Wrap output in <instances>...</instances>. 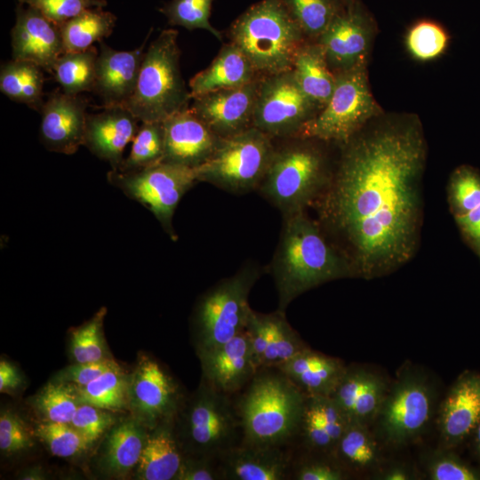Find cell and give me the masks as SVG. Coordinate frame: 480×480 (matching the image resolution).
Segmentation results:
<instances>
[{
    "label": "cell",
    "mask_w": 480,
    "mask_h": 480,
    "mask_svg": "<svg viewBox=\"0 0 480 480\" xmlns=\"http://www.w3.org/2000/svg\"><path fill=\"white\" fill-rule=\"evenodd\" d=\"M243 444L292 445L306 395L277 367H261L234 396Z\"/></svg>",
    "instance_id": "obj_3"
},
{
    "label": "cell",
    "mask_w": 480,
    "mask_h": 480,
    "mask_svg": "<svg viewBox=\"0 0 480 480\" xmlns=\"http://www.w3.org/2000/svg\"><path fill=\"white\" fill-rule=\"evenodd\" d=\"M140 120L124 106L101 107L87 114L84 146L116 170L124 160V150L132 141Z\"/></svg>",
    "instance_id": "obj_22"
},
{
    "label": "cell",
    "mask_w": 480,
    "mask_h": 480,
    "mask_svg": "<svg viewBox=\"0 0 480 480\" xmlns=\"http://www.w3.org/2000/svg\"><path fill=\"white\" fill-rule=\"evenodd\" d=\"M260 79L194 97L189 108L219 138L236 135L253 127Z\"/></svg>",
    "instance_id": "obj_16"
},
{
    "label": "cell",
    "mask_w": 480,
    "mask_h": 480,
    "mask_svg": "<svg viewBox=\"0 0 480 480\" xmlns=\"http://www.w3.org/2000/svg\"><path fill=\"white\" fill-rule=\"evenodd\" d=\"M110 412L92 404H80L70 425L91 446L116 423V417Z\"/></svg>",
    "instance_id": "obj_47"
},
{
    "label": "cell",
    "mask_w": 480,
    "mask_h": 480,
    "mask_svg": "<svg viewBox=\"0 0 480 480\" xmlns=\"http://www.w3.org/2000/svg\"><path fill=\"white\" fill-rule=\"evenodd\" d=\"M284 221L271 272L278 294L277 309L284 312L303 292L353 276V272L319 223L304 212L284 217Z\"/></svg>",
    "instance_id": "obj_2"
},
{
    "label": "cell",
    "mask_w": 480,
    "mask_h": 480,
    "mask_svg": "<svg viewBox=\"0 0 480 480\" xmlns=\"http://www.w3.org/2000/svg\"><path fill=\"white\" fill-rule=\"evenodd\" d=\"M197 356L201 379L217 391L231 396L243 389L259 370L245 331Z\"/></svg>",
    "instance_id": "obj_20"
},
{
    "label": "cell",
    "mask_w": 480,
    "mask_h": 480,
    "mask_svg": "<svg viewBox=\"0 0 480 480\" xmlns=\"http://www.w3.org/2000/svg\"><path fill=\"white\" fill-rule=\"evenodd\" d=\"M338 463L351 476L373 466L379 459V447L368 426L350 422L334 452Z\"/></svg>",
    "instance_id": "obj_34"
},
{
    "label": "cell",
    "mask_w": 480,
    "mask_h": 480,
    "mask_svg": "<svg viewBox=\"0 0 480 480\" xmlns=\"http://www.w3.org/2000/svg\"><path fill=\"white\" fill-rule=\"evenodd\" d=\"M348 478L349 475L333 455L292 446L290 480H344Z\"/></svg>",
    "instance_id": "obj_41"
},
{
    "label": "cell",
    "mask_w": 480,
    "mask_h": 480,
    "mask_svg": "<svg viewBox=\"0 0 480 480\" xmlns=\"http://www.w3.org/2000/svg\"><path fill=\"white\" fill-rule=\"evenodd\" d=\"M449 36L438 23L420 20L414 23L405 36L409 53L419 61H430L440 57L447 49Z\"/></svg>",
    "instance_id": "obj_43"
},
{
    "label": "cell",
    "mask_w": 480,
    "mask_h": 480,
    "mask_svg": "<svg viewBox=\"0 0 480 480\" xmlns=\"http://www.w3.org/2000/svg\"><path fill=\"white\" fill-rule=\"evenodd\" d=\"M384 480H408L411 479V474L403 467H395L387 470L382 475Z\"/></svg>",
    "instance_id": "obj_55"
},
{
    "label": "cell",
    "mask_w": 480,
    "mask_h": 480,
    "mask_svg": "<svg viewBox=\"0 0 480 480\" xmlns=\"http://www.w3.org/2000/svg\"><path fill=\"white\" fill-rule=\"evenodd\" d=\"M449 196L454 217L480 205V175L472 168H458L450 180Z\"/></svg>",
    "instance_id": "obj_46"
},
{
    "label": "cell",
    "mask_w": 480,
    "mask_h": 480,
    "mask_svg": "<svg viewBox=\"0 0 480 480\" xmlns=\"http://www.w3.org/2000/svg\"><path fill=\"white\" fill-rule=\"evenodd\" d=\"M174 430L183 455L219 457L243 441L234 397L203 379L175 415Z\"/></svg>",
    "instance_id": "obj_7"
},
{
    "label": "cell",
    "mask_w": 480,
    "mask_h": 480,
    "mask_svg": "<svg viewBox=\"0 0 480 480\" xmlns=\"http://www.w3.org/2000/svg\"><path fill=\"white\" fill-rule=\"evenodd\" d=\"M185 396L174 378L147 355L140 356L129 376L128 408L148 429L175 417Z\"/></svg>",
    "instance_id": "obj_15"
},
{
    "label": "cell",
    "mask_w": 480,
    "mask_h": 480,
    "mask_svg": "<svg viewBox=\"0 0 480 480\" xmlns=\"http://www.w3.org/2000/svg\"><path fill=\"white\" fill-rule=\"evenodd\" d=\"M480 422V373L466 372L450 388L439 412L441 438L446 448L462 443Z\"/></svg>",
    "instance_id": "obj_24"
},
{
    "label": "cell",
    "mask_w": 480,
    "mask_h": 480,
    "mask_svg": "<svg viewBox=\"0 0 480 480\" xmlns=\"http://www.w3.org/2000/svg\"><path fill=\"white\" fill-rule=\"evenodd\" d=\"M229 42L247 56L260 77L291 70L308 40L279 0H260L228 29Z\"/></svg>",
    "instance_id": "obj_5"
},
{
    "label": "cell",
    "mask_w": 480,
    "mask_h": 480,
    "mask_svg": "<svg viewBox=\"0 0 480 480\" xmlns=\"http://www.w3.org/2000/svg\"><path fill=\"white\" fill-rule=\"evenodd\" d=\"M35 436L53 456L60 458L76 456L90 447L70 424L42 421L36 426Z\"/></svg>",
    "instance_id": "obj_45"
},
{
    "label": "cell",
    "mask_w": 480,
    "mask_h": 480,
    "mask_svg": "<svg viewBox=\"0 0 480 480\" xmlns=\"http://www.w3.org/2000/svg\"><path fill=\"white\" fill-rule=\"evenodd\" d=\"M164 149L163 122H141L129 155L116 170L129 172L157 164L163 159Z\"/></svg>",
    "instance_id": "obj_40"
},
{
    "label": "cell",
    "mask_w": 480,
    "mask_h": 480,
    "mask_svg": "<svg viewBox=\"0 0 480 480\" xmlns=\"http://www.w3.org/2000/svg\"><path fill=\"white\" fill-rule=\"evenodd\" d=\"M426 155L421 124L412 114L381 113L340 145L313 204L353 276L386 275L415 253Z\"/></svg>",
    "instance_id": "obj_1"
},
{
    "label": "cell",
    "mask_w": 480,
    "mask_h": 480,
    "mask_svg": "<svg viewBox=\"0 0 480 480\" xmlns=\"http://www.w3.org/2000/svg\"><path fill=\"white\" fill-rule=\"evenodd\" d=\"M320 110L301 90L291 69L260 77L253 127L272 139L297 137Z\"/></svg>",
    "instance_id": "obj_12"
},
{
    "label": "cell",
    "mask_w": 480,
    "mask_h": 480,
    "mask_svg": "<svg viewBox=\"0 0 480 480\" xmlns=\"http://www.w3.org/2000/svg\"><path fill=\"white\" fill-rule=\"evenodd\" d=\"M34 442L22 419L12 410H2L0 414V450L12 455L33 446Z\"/></svg>",
    "instance_id": "obj_49"
},
{
    "label": "cell",
    "mask_w": 480,
    "mask_h": 480,
    "mask_svg": "<svg viewBox=\"0 0 480 480\" xmlns=\"http://www.w3.org/2000/svg\"><path fill=\"white\" fill-rule=\"evenodd\" d=\"M214 0H170L160 9L171 26L188 30L204 29L222 40V34L210 22Z\"/></svg>",
    "instance_id": "obj_44"
},
{
    "label": "cell",
    "mask_w": 480,
    "mask_h": 480,
    "mask_svg": "<svg viewBox=\"0 0 480 480\" xmlns=\"http://www.w3.org/2000/svg\"><path fill=\"white\" fill-rule=\"evenodd\" d=\"M43 71L34 62L12 59L1 65L0 91L10 100L40 111L44 104Z\"/></svg>",
    "instance_id": "obj_32"
},
{
    "label": "cell",
    "mask_w": 480,
    "mask_h": 480,
    "mask_svg": "<svg viewBox=\"0 0 480 480\" xmlns=\"http://www.w3.org/2000/svg\"><path fill=\"white\" fill-rule=\"evenodd\" d=\"M116 364L112 358L93 363H75L60 370L52 380L84 387Z\"/></svg>",
    "instance_id": "obj_51"
},
{
    "label": "cell",
    "mask_w": 480,
    "mask_h": 480,
    "mask_svg": "<svg viewBox=\"0 0 480 480\" xmlns=\"http://www.w3.org/2000/svg\"><path fill=\"white\" fill-rule=\"evenodd\" d=\"M98 53L92 45L84 51L66 52L60 56L52 74L65 93L78 95L93 90Z\"/></svg>",
    "instance_id": "obj_35"
},
{
    "label": "cell",
    "mask_w": 480,
    "mask_h": 480,
    "mask_svg": "<svg viewBox=\"0 0 480 480\" xmlns=\"http://www.w3.org/2000/svg\"><path fill=\"white\" fill-rule=\"evenodd\" d=\"M22 384V377L18 369L10 362L0 361V391L11 392L16 390Z\"/></svg>",
    "instance_id": "obj_54"
},
{
    "label": "cell",
    "mask_w": 480,
    "mask_h": 480,
    "mask_svg": "<svg viewBox=\"0 0 480 480\" xmlns=\"http://www.w3.org/2000/svg\"><path fill=\"white\" fill-rule=\"evenodd\" d=\"M174 480H223L220 457L183 455Z\"/></svg>",
    "instance_id": "obj_50"
},
{
    "label": "cell",
    "mask_w": 480,
    "mask_h": 480,
    "mask_svg": "<svg viewBox=\"0 0 480 480\" xmlns=\"http://www.w3.org/2000/svg\"><path fill=\"white\" fill-rule=\"evenodd\" d=\"M39 10L48 20L60 26L92 8H103L106 0H19Z\"/></svg>",
    "instance_id": "obj_48"
},
{
    "label": "cell",
    "mask_w": 480,
    "mask_h": 480,
    "mask_svg": "<svg viewBox=\"0 0 480 480\" xmlns=\"http://www.w3.org/2000/svg\"><path fill=\"white\" fill-rule=\"evenodd\" d=\"M260 276L257 267L246 265L203 295L193 318L196 355L226 343L245 330L252 311L249 294Z\"/></svg>",
    "instance_id": "obj_8"
},
{
    "label": "cell",
    "mask_w": 480,
    "mask_h": 480,
    "mask_svg": "<svg viewBox=\"0 0 480 480\" xmlns=\"http://www.w3.org/2000/svg\"><path fill=\"white\" fill-rule=\"evenodd\" d=\"M20 478L26 480H42L45 479V475L40 467H32L25 470Z\"/></svg>",
    "instance_id": "obj_56"
},
{
    "label": "cell",
    "mask_w": 480,
    "mask_h": 480,
    "mask_svg": "<svg viewBox=\"0 0 480 480\" xmlns=\"http://www.w3.org/2000/svg\"><path fill=\"white\" fill-rule=\"evenodd\" d=\"M178 31L163 30L146 48L132 95L124 105L140 122H164L189 107L180 67Z\"/></svg>",
    "instance_id": "obj_6"
},
{
    "label": "cell",
    "mask_w": 480,
    "mask_h": 480,
    "mask_svg": "<svg viewBox=\"0 0 480 480\" xmlns=\"http://www.w3.org/2000/svg\"><path fill=\"white\" fill-rule=\"evenodd\" d=\"M376 23L360 0L347 4L316 40L336 75L367 67Z\"/></svg>",
    "instance_id": "obj_14"
},
{
    "label": "cell",
    "mask_w": 480,
    "mask_h": 480,
    "mask_svg": "<svg viewBox=\"0 0 480 480\" xmlns=\"http://www.w3.org/2000/svg\"><path fill=\"white\" fill-rule=\"evenodd\" d=\"M388 389L382 376L360 366L348 365L332 397L349 422L369 427L375 421Z\"/></svg>",
    "instance_id": "obj_26"
},
{
    "label": "cell",
    "mask_w": 480,
    "mask_h": 480,
    "mask_svg": "<svg viewBox=\"0 0 480 480\" xmlns=\"http://www.w3.org/2000/svg\"><path fill=\"white\" fill-rule=\"evenodd\" d=\"M347 366L341 359L308 347L277 368L306 396H332Z\"/></svg>",
    "instance_id": "obj_27"
},
{
    "label": "cell",
    "mask_w": 480,
    "mask_h": 480,
    "mask_svg": "<svg viewBox=\"0 0 480 480\" xmlns=\"http://www.w3.org/2000/svg\"><path fill=\"white\" fill-rule=\"evenodd\" d=\"M150 32L140 46L130 51L115 50L103 40L99 42L92 92L100 98L102 107L124 106L132 95Z\"/></svg>",
    "instance_id": "obj_21"
},
{
    "label": "cell",
    "mask_w": 480,
    "mask_h": 480,
    "mask_svg": "<svg viewBox=\"0 0 480 480\" xmlns=\"http://www.w3.org/2000/svg\"><path fill=\"white\" fill-rule=\"evenodd\" d=\"M148 430L132 416L112 426L100 447V471L109 477H126L139 463Z\"/></svg>",
    "instance_id": "obj_28"
},
{
    "label": "cell",
    "mask_w": 480,
    "mask_h": 480,
    "mask_svg": "<svg viewBox=\"0 0 480 480\" xmlns=\"http://www.w3.org/2000/svg\"><path fill=\"white\" fill-rule=\"evenodd\" d=\"M433 404L426 378L417 372L404 371L389 388L375 420L380 436L395 446L412 441L426 428Z\"/></svg>",
    "instance_id": "obj_13"
},
{
    "label": "cell",
    "mask_w": 480,
    "mask_h": 480,
    "mask_svg": "<svg viewBox=\"0 0 480 480\" xmlns=\"http://www.w3.org/2000/svg\"><path fill=\"white\" fill-rule=\"evenodd\" d=\"M260 78L247 56L231 42L226 43L211 64L189 81L191 97L236 88Z\"/></svg>",
    "instance_id": "obj_29"
},
{
    "label": "cell",
    "mask_w": 480,
    "mask_h": 480,
    "mask_svg": "<svg viewBox=\"0 0 480 480\" xmlns=\"http://www.w3.org/2000/svg\"><path fill=\"white\" fill-rule=\"evenodd\" d=\"M88 101L63 91L49 94L40 109V141L50 151L75 154L84 146Z\"/></svg>",
    "instance_id": "obj_17"
},
{
    "label": "cell",
    "mask_w": 480,
    "mask_h": 480,
    "mask_svg": "<svg viewBox=\"0 0 480 480\" xmlns=\"http://www.w3.org/2000/svg\"><path fill=\"white\" fill-rule=\"evenodd\" d=\"M183 460L175 430L174 417L159 422L148 430L136 467L140 480H174Z\"/></svg>",
    "instance_id": "obj_30"
},
{
    "label": "cell",
    "mask_w": 480,
    "mask_h": 480,
    "mask_svg": "<svg viewBox=\"0 0 480 480\" xmlns=\"http://www.w3.org/2000/svg\"><path fill=\"white\" fill-rule=\"evenodd\" d=\"M107 310L101 308L86 323L71 333L70 352L76 363H93L111 358L103 335Z\"/></svg>",
    "instance_id": "obj_42"
},
{
    "label": "cell",
    "mask_w": 480,
    "mask_h": 480,
    "mask_svg": "<svg viewBox=\"0 0 480 480\" xmlns=\"http://www.w3.org/2000/svg\"><path fill=\"white\" fill-rule=\"evenodd\" d=\"M475 434V444L476 451L480 454V422L476 426V429L473 432Z\"/></svg>",
    "instance_id": "obj_57"
},
{
    "label": "cell",
    "mask_w": 480,
    "mask_h": 480,
    "mask_svg": "<svg viewBox=\"0 0 480 480\" xmlns=\"http://www.w3.org/2000/svg\"><path fill=\"white\" fill-rule=\"evenodd\" d=\"M428 475L433 480H477L480 474L452 455H442L429 465Z\"/></svg>",
    "instance_id": "obj_52"
},
{
    "label": "cell",
    "mask_w": 480,
    "mask_h": 480,
    "mask_svg": "<svg viewBox=\"0 0 480 480\" xmlns=\"http://www.w3.org/2000/svg\"><path fill=\"white\" fill-rule=\"evenodd\" d=\"M308 40H317L345 7L343 0H279Z\"/></svg>",
    "instance_id": "obj_39"
},
{
    "label": "cell",
    "mask_w": 480,
    "mask_h": 480,
    "mask_svg": "<svg viewBox=\"0 0 480 480\" xmlns=\"http://www.w3.org/2000/svg\"><path fill=\"white\" fill-rule=\"evenodd\" d=\"M273 140L255 127L221 139L211 158L195 169L197 181L236 194L258 189L276 150Z\"/></svg>",
    "instance_id": "obj_10"
},
{
    "label": "cell",
    "mask_w": 480,
    "mask_h": 480,
    "mask_svg": "<svg viewBox=\"0 0 480 480\" xmlns=\"http://www.w3.org/2000/svg\"><path fill=\"white\" fill-rule=\"evenodd\" d=\"M292 446L241 443L220 455L223 480H290Z\"/></svg>",
    "instance_id": "obj_23"
},
{
    "label": "cell",
    "mask_w": 480,
    "mask_h": 480,
    "mask_svg": "<svg viewBox=\"0 0 480 480\" xmlns=\"http://www.w3.org/2000/svg\"><path fill=\"white\" fill-rule=\"evenodd\" d=\"M353 0H343V2L345 3V4H348L349 2H351Z\"/></svg>",
    "instance_id": "obj_58"
},
{
    "label": "cell",
    "mask_w": 480,
    "mask_h": 480,
    "mask_svg": "<svg viewBox=\"0 0 480 480\" xmlns=\"http://www.w3.org/2000/svg\"><path fill=\"white\" fill-rule=\"evenodd\" d=\"M80 404L116 412L128 408L129 376L118 364L84 387H76Z\"/></svg>",
    "instance_id": "obj_36"
},
{
    "label": "cell",
    "mask_w": 480,
    "mask_h": 480,
    "mask_svg": "<svg viewBox=\"0 0 480 480\" xmlns=\"http://www.w3.org/2000/svg\"><path fill=\"white\" fill-rule=\"evenodd\" d=\"M276 150L260 192L284 217L304 212L327 186L333 168L321 140L288 138Z\"/></svg>",
    "instance_id": "obj_4"
},
{
    "label": "cell",
    "mask_w": 480,
    "mask_h": 480,
    "mask_svg": "<svg viewBox=\"0 0 480 480\" xmlns=\"http://www.w3.org/2000/svg\"><path fill=\"white\" fill-rule=\"evenodd\" d=\"M268 343L261 367H278L300 351L308 348L300 334L292 327L285 313L276 310L267 314Z\"/></svg>",
    "instance_id": "obj_38"
},
{
    "label": "cell",
    "mask_w": 480,
    "mask_h": 480,
    "mask_svg": "<svg viewBox=\"0 0 480 480\" xmlns=\"http://www.w3.org/2000/svg\"><path fill=\"white\" fill-rule=\"evenodd\" d=\"M11 45L12 59L34 62L50 73L65 52L60 27L39 10L20 2L11 30Z\"/></svg>",
    "instance_id": "obj_18"
},
{
    "label": "cell",
    "mask_w": 480,
    "mask_h": 480,
    "mask_svg": "<svg viewBox=\"0 0 480 480\" xmlns=\"http://www.w3.org/2000/svg\"><path fill=\"white\" fill-rule=\"evenodd\" d=\"M107 179L129 198L148 208L172 240L177 239L173 214L183 196L197 182L195 169L159 162L129 172L111 169Z\"/></svg>",
    "instance_id": "obj_11"
},
{
    "label": "cell",
    "mask_w": 480,
    "mask_h": 480,
    "mask_svg": "<svg viewBox=\"0 0 480 480\" xmlns=\"http://www.w3.org/2000/svg\"><path fill=\"white\" fill-rule=\"evenodd\" d=\"M292 70L301 90L322 109L336 83L322 45L316 40H307L299 49Z\"/></svg>",
    "instance_id": "obj_31"
},
{
    "label": "cell",
    "mask_w": 480,
    "mask_h": 480,
    "mask_svg": "<svg viewBox=\"0 0 480 480\" xmlns=\"http://www.w3.org/2000/svg\"><path fill=\"white\" fill-rule=\"evenodd\" d=\"M79 404L76 386L55 380L31 398V406L44 422L70 424Z\"/></svg>",
    "instance_id": "obj_37"
},
{
    "label": "cell",
    "mask_w": 480,
    "mask_h": 480,
    "mask_svg": "<svg viewBox=\"0 0 480 480\" xmlns=\"http://www.w3.org/2000/svg\"><path fill=\"white\" fill-rule=\"evenodd\" d=\"M164 156L161 162L196 169L216 151L220 138L188 107L163 122Z\"/></svg>",
    "instance_id": "obj_19"
},
{
    "label": "cell",
    "mask_w": 480,
    "mask_h": 480,
    "mask_svg": "<svg viewBox=\"0 0 480 480\" xmlns=\"http://www.w3.org/2000/svg\"><path fill=\"white\" fill-rule=\"evenodd\" d=\"M116 17L103 8H92L60 25L64 51H84L109 36Z\"/></svg>",
    "instance_id": "obj_33"
},
{
    "label": "cell",
    "mask_w": 480,
    "mask_h": 480,
    "mask_svg": "<svg viewBox=\"0 0 480 480\" xmlns=\"http://www.w3.org/2000/svg\"><path fill=\"white\" fill-rule=\"evenodd\" d=\"M349 423L332 396H306L292 446L333 455Z\"/></svg>",
    "instance_id": "obj_25"
},
{
    "label": "cell",
    "mask_w": 480,
    "mask_h": 480,
    "mask_svg": "<svg viewBox=\"0 0 480 480\" xmlns=\"http://www.w3.org/2000/svg\"><path fill=\"white\" fill-rule=\"evenodd\" d=\"M366 68L359 67L336 74L331 99L297 137L340 146L383 113L370 89Z\"/></svg>",
    "instance_id": "obj_9"
},
{
    "label": "cell",
    "mask_w": 480,
    "mask_h": 480,
    "mask_svg": "<svg viewBox=\"0 0 480 480\" xmlns=\"http://www.w3.org/2000/svg\"><path fill=\"white\" fill-rule=\"evenodd\" d=\"M455 220L467 238L480 250V205Z\"/></svg>",
    "instance_id": "obj_53"
}]
</instances>
